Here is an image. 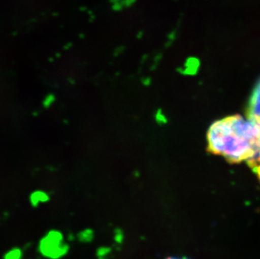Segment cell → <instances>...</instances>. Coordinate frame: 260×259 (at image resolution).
<instances>
[{
	"instance_id": "cell-6",
	"label": "cell",
	"mask_w": 260,
	"mask_h": 259,
	"mask_svg": "<svg viewBox=\"0 0 260 259\" xmlns=\"http://www.w3.org/2000/svg\"><path fill=\"white\" fill-rule=\"evenodd\" d=\"M36 200H37V201H36V203H35V205H37L38 202H41V201H46V196H45L44 193H38V196H32V203L34 202Z\"/></svg>"
},
{
	"instance_id": "cell-5",
	"label": "cell",
	"mask_w": 260,
	"mask_h": 259,
	"mask_svg": "<svg viewBox=\"0 0 260 259\" xmlns=\"http://www.w3.org/2000/svg\"><path fill=\"white\" fill-rule=\"evenodd\" d=\"M21 257V252L19 249H14L8 252L5 259H20Z\"/></svg>"
},
{
	"instance_id": "cell-2",
	"label": "cell",
	"mask_w": 260,
	"mask_h": 259,
	"mask_svg": "<svg viewBox=\"0 0 260 259\" xmlns=\"http://www.w3.org/2000/svg\"><path fill=\"white\" fill-rule=\"evenodd\" d=\"M40 250L46 257L57 258L66 253L68 247L62 242V237L60 233L51 232L42 240Z\"/></svg>"
},
{
	"instance_id": "cell-4",
	"label": "cell",
	"mask_w": 260,
	"mask_h": 259,
	"mask_svg": "<svg viewBox=\"0 0 260 259\" xmlns=\"http://www.w3.org/2000/svg\"><path fill=\"white\" fill-rule=\"evenodd\" d=\"M258 128H259L260 131V127ZM248 164L251 169H253V171L255 172L256 174L258 175V177L260 179V133L259 145H258V152H257V153H256L253 157H251L250 159H248Z\"/></svg>"
},
{
	"instance_id": "cell-7",
	"label": "cell",
	"mask_w": 260,
	"mask_h": 259,
	"mask_svg": "<svg viewBox=\"0 0 260 259\" xmlns=\"http://www.w3.org/2000/svg\"><path fill=\"white\" fill-rule=\"evenodd\" d=\"M167 259H188V258H174V257H169Z\"/></svg>"
},
{
	"instance_id": "cell-1",
	"label": "cell",
	"mask_w": 260,
	"mask_h": 259,
	"mask_svg": "<svg viewBox=\"0 0 260 259\" xmlns=\"http://www.w3.org/2000/svg\"><path fill=\"white\" fill-rule=\"evenodd\" d=\"M259 128L240 115H233L214 122L207 134L208 150L232 164L248 160L257 153Z\"/></svg>"
},
{
	"instance_id": "cell-3",
	"label": "cell",
	"mask_w": 260,
	"mask_h": 259,
	"mask_svg": "<svg viewBox=\"0 0 260 259\" xmlns=\"http://www.w3.org/2000/svg\"><path fill=\"white\" fill-rule=\"evenodd\" d=\"M248 120L260 127V80L251 94L247 109Z\"/></svg>"
}]
</instances>
